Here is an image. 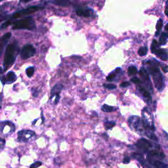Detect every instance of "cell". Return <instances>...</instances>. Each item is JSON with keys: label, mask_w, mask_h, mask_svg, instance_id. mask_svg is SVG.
Instances as JSON below:
<instances>
[{"label": "cell", "mask_w": 168, "mask_h": 168, "mask_svg": "<svg viewBox=\"0 0 168 168\" xmlns=\"http://www.w3.org/2000/svg\"><path fill=\"white\" fill-rule=\"evenodd\" d=\"M163 27V21L161 20V19H159L157 22V24H156V30H157V32H159V31L161 29V28Z\"/></svg>", "instance_id": "cell-23"}, {"label": "cell", "mask_w": 168, "mask_h": 168, "mask_svg": "<svg viewBox=\"0 0 168 168\" xmlns=\"http://www.w3.org/2000/svg\"><path fill=\"white\" fill-rule=\"evenodd\" d=\"M11 24V23L9 21H7V22H6V23H5L3 24V25H2V26H1V29H3V28H7L9 25Z\"/></svg>", "instance_id": "cell-32"}, {"label": "cell", "mask_w": 168, "mask_h": 168, "mask_svg": "<svg viewBox=\"0 0 168 168\" xmlns=\"http://www.w3.org/2000/svg\"><path fill=\"white\" fill-rule=\"evenodd\" d=\"M3 72V70L2 69L1 67H0V74H2Z\"/></svg>", "instance_id": "cell-40"}, {"label": "cell", "mask_w": 168, "mask_h": 168, "mask_svg": "<svg viewBox=\"0 0 168 168\" xmlns=\"http://www.w3.org/2000/svg\"><path fill=\"white\" fill-rule=\"evenodd\" d=\"M115 76H116V74L112 73V74H110V75H109L108 77L106 78V80H107L108 81H112L115 78Z\"/></svg>", "instance_id": "cell-30"}, {"label": "cell", "mask_w": 168, "mask_h": 168, "mask_svg": "<svg viewBox=\"0 0 168 168\" xmlns=\"http://www.w3.org/2000/svg\"><path fill=\"white\" fill-rule=\"evenodd\" d=\"M140 91H141L142 93H143V95L145 96V97H147V98H150V93L148 92V91L146 90V89H145L143 88H140Z\"/></svg>", "instance_id": "cell-24"}, {"label": "cell", "mask_w": 168, "mask_h": 168, "mask_svg": "<svg viewBox=\"0 0 168 168\" xmlns=\"http://www.w3.org/2000/svg\"><path fill=\"white\" fill-rule=\"evenodd\" d=\"M128 74H129L130 76L131 75H135V74H136L137 73V68L135 66H131L128 68Z\"/></svg>", "instance_id": "cell-19"}, {"label": "cell", "mask_w": 168, "mask_h": 168, "mask_svg": "<svg viewBox=\"0 0 168 168\" xmlns=\"http://www.w3.org/2000/svg\"><path fill=\"white\" fill-rule=\"evenodd\" d=\"M32 93H33V96L34 97H36V96H38V91L37 90L36 91V92H34V91H32Z\"/></svg>", "instance_id": "cell-37"}, {"label": "cell", "mask_w": 168, "mask_h": 168, "mask_svg": "<svg viewBox=\"0 0 168 168\" xmlns=\"http://www.w3.org/2000/svg\"><path fill=\"white\" fill-rule=\"evenodd\" d=\"M62 85L61 84H57L55 86H54V88H53L51 91V95L52 96L54 95H59V93L61 91V90L62 89Z\"/></svg>", "instance_id": "cell-13"}, {"label": "cell", "mask_w": 168, "mask_h": 168, "mask_svg": "<svg viewBox=\"0 0 168 168\" xmlns=\"http://www.w3.org/2000/svg\"><path fill=\"white\" fill-rule=\"evenodd\" d=\"M0 108H1V107H0Z\"/></svg>", "instance_id": "cell-41"}, {"label": "cell", "mask_w": 168, "mask_h": 168, "mask_svg": "<svg viewBox=\"0 0 168 168\" xmlns=\"http://www.w3.org/2000/svg\"><path fill=\"white\" fill-rule=\"evenodd\" d=\"M114 110H115V108L113 106L107 105V104H104V105L102 106V110L105 112H112V111H114Z\"/></svg>", "instance_id": "cell-17"}, {"label": "cell", "mask_w": 168, "mask_h": 168, "mask_svg": "<svg viewBox=\"0 0 168 168\" xmlns=\"http://www.w3.org/2000/svg\"><path fill=\"white\" fill-rule=\"evenodd\" d=\"M17 52H18V47L17 43H14L13 44H9L7 47V49L5 50V58H4L3 71L7 70L13 64L15 58L17 55Z\"/></svg>", "instance_id": "cell-1"}, {"label": "cell", "mask_w": 168, "mask_h": 168, "mask_svg": "<svg viewBox=\"0 0 168 168\" xmlns=\"http://www.w3.org/2000/svg\"><path fill=\"white\" fill-rule=\"evenodd\" d=\"M129 162V158H127V157H126V158H124V163H128Z\"/></svg>", "instance_id": "cell-34"}, {"label": "cell", "mask_w": 168, "mask_h": 168, "mask_svg": "<svg viewBox=\"0 0 168 168\" xmlns=\"http://www.w3.org/2000/svg\"><path fill=\"white\" fill-rule=\"evenodd\" d=\"M154 54L160 58L162 60H168V52L167 50L163 49H159L155 52Z\"/></svg>", "instance_id": "cell-10"}, {"label": "cell", "mask_w": 168, "mask_h": 168, "mask_svg": "<svg viewBox=\"0 0 168 168\" xmlns=\"http://www.w3.org/2000/svg\"><path fill=\"white\" fill-rule=\"evenodd\" d=\"M148 160L149 161L150 164L155 168H168L167 165L165 164L164 163L161 162V161L150 158H148Z\"/></svg>", "instance_id": "cell-9"}, {"label": "cell", "mask_w": 168, "mask_h": 168, "mask_svg": "<svg viewBox=\"0 0 168 168\" xmlns=\"http://www.w3.org/2000/svg\"><path fill=\"white\" fill-rule=\"evenodd\" d=\"M76 13L80 17H90V13L88 10L78 9L76 11Z\"/></svg>", "instance_id": "cell-14"}, {"label": "cell", "mask_w": 168, "mask_h": 168, "mask_svg": "<svg viewBox=\"0 0 168 168\" xmlns=\"http://www.w3.org/2000/svg\"><path fill=\"white\" fill-rule=\"evenodd\" d=\"M36 27L35 22L32 17L21 19V20L15 21L13 23V29H25V30H33Z\"/></svg>", "instance_id": "cell-3"}, {"label": "cell", "mask_w": 168, "mask_h": 168, "mask_svg": "<svg viewBox=\"0 0 168 168\" xmlns=\"http://www.w3.org/2000/svg\"><path fill=\"white\" fill-rule=\"evenodd\" d=\"M154 62L152 63L150 62V63L152 66L148 68V70H149L150 74L153 76L155 86H156V88L158 89V90L161 91L163 88V77L160 72V70L158 68V67H157L156 65H154Z\"/></svg>", "instance_id": "cell-2"}, {"label": "cell", "mask_w": 168, "mask_h": 168, "mask_svg": "<svg viewBox=\"0 0 168 168\" xmlns=\"http://www.w3.org/2000/svg\"><path fill=\"white\" fill-rule=\"evenodd\" d=\"M161 69L163 70V72H168V66H167V65H161Z\"/></svg>", "instance_id": "cell-33"}, {"label": "cell", "mask_w": 168, "mask_h": 168, "mask_svg": "<svg viewBox=\"0 0 168 168\" xmlns=\"http://www.w3.org/2000/svg\"><path fill=\"white\" fill-rule=\"evenodd\" d=\"M139 74H140L142 78H143L144 79L148 80H149V76H148V74H147V72H146L145 70L143 69V68H142L140 72H139Z\"/></svg>", "instance_id": "cell-20"}, {"label": "cell", "mask_w": 168, "mask_h": 168, "mask_svg": "<svg viewBox=\"0 0 168 168\" xmlns=\"http://www.w3.org/2000/svg\"><path fill=\"white\" fill-rule=\"evenodd\" d=\"M36 53V49L32 45H27L22 49L21 53V58L23 60L28 59V58L33 56Z\"/></svg>", "instance_id": "cell-4"}, {"label": "cell", "mask_w": 168, "mask_h": 168, "mask_svg": "<svg viewBox=\"0 0 168 168\" xmlns=\"http://www.w3.org/2000/svg\"><path fill=\"white\" fill-rule=\"evenodd\" d=\"M133 156L134 158L137 159V160L141 161L142 160H143V156H142V155L141 154H139V153H134V154H133Z\"/></svg>", "instance_id": "cell-25"}, {"label": "cell", "mask_w": 168, "mask_h": 168, "mask_svg": "<svg viewBox=\"0 0 168 168\" xmlns=\"http://www.w3.org/2000/svg\"><path fill=\"white\" fill-rule=\"evenodd\" d=\"M137 147L143 151H148L152 147L151 143L145 139H141L136 144Z\"/></svg>", "instance_id": "cell-7"}, {"label": "cell", "mask_w": 168, "mask_h": 168, "mask_svg": "<svg viewBox=\"0 0 168 168\" xmlns=\"http://www.w3.org/2000/svg\"><path fill=\"white\" fill-rule=\"evenodd\" d=\"M165 30H166V31L168 32V23L166 25H165Z\"/></svg>", "instance_id": "cell-39"}, {"label": "cell", "mask_w": 168, "mask_h": 168, "mask_svg": "<svg viewBox=\"0 0 168 168\" xmlns=\"http://www.w3.org/2000/svg\"><path fill=\"white\" fill-rule=\"evenodd\" d=\"M128 122L129 126L131 127H133L134 129L137 130L139 129L140 126V118L138 116H131L128 120Z\"/></svg>", "instance_id": "cell-8"}, {"label": "cell", "mask_w": 168, "mask_h": 168, "mask_svg": "<svg viewBox=\"0 0 168 168\" xmlns=\"http://www.w3.org/2000/svg\"><path fill=\"white\" fill-rule=\"evenodd\" d=\"M59 95H56V99H55V101H54V104H56L57 102H58V100H59Z\"/></svg>", "instance_id": "cell-35"}, {"label": "cell", "mask_w": 168, "mask_h": 168, "mask_svg": "<svg viewBox=\"0 0 168 168\" xmlns=\"http://www.w3.org/2000/svg\"><path fill=\"white\" fill-rule=\"evenodd\" d=\"M165 13L168 16V1L167 3V5H166V8H165Z\"/></svg>", "instance_id": "cell-36"}, {"label": "cell", "mask_w": 168, "mask_h": 168, "mask_svg": "<svg viewBox=\"0 0 168 168\" xmlns=\"http://www.w3.org/2000/svg\"><path fill=\"white\" fill-rule=\"evenodd\" d=\"M40 9L41 7H38V6H32V7H30L26 9L25 10L21 11L20 12L15 13H14L13 15V18L17 19L21 16H27V15L32 14V13Z\"/></svg>", "instance_id": "cell-5"}, {"label": "cell", "mask_w": 168, "mask_h": 168, "mask_svg": "<svg viewBox=\"0 0 168 168\" xmlns=\"http://www.w3.org/2000/svg\"><path fill=\"white\" fill-rule=\"evenodd\" d=\"M158 49H159L158 43L157 42L156 40H154L153 41H152V43L151 45V51L152 52V53H154Z\"/></svg>", "instance_id": "cell-16"}, {"label": "cell", "mask_w": 168, "mask_h": 168, "mask_svg": "<svg viewBox=\"0 0 168 168\" xmlns=\"http://www.w3.org/2000/svg\"><path fill=\"white\" fill-rule=\"evenodd\" d=\"M34 67H29L27 69V71H26V72H27V75L28 78H31L32 76H33V74L34 73Z\"/></svg>", "instance_id": "cell-21"}, {"label": "cell", "mask_w": 168, "mask_h": 168, "mask_svg": "<svg viewBox=\"0 0 168 168\" xmlns=\"http://www.w3.org/2000/svg\"><path fill=\"white\" fill-rule=\"evenodd\" d=\"M19 140L20 141H27L34 135L32 131H20L18 133Z\"/></svg>", "instance_id": "cell-6"}, {"label": "cell", "mask_w": 168, "mask_h": 168, "mask_svg": "<svg viewBox=\"0 0 168 168\" xmlns=\"http://www.w3.org/2000/svg\"><path fill=\"white\" fill-rule=\"evenodd\" d=\"M129 85H130L129 82H125L122 83V84H120V87L121 88H126V87H128L129 86Z\"/></svg>", "instance_id": "cell-31"}, {"label": "cell", "mask_w": 168, "mask_h": 168, "mask_svg": "<svg viewBox=\"0 0 168 168\" xmlns=\"http://www.w3.org/2000/svg\"><path fill=\"white\" fill-rule=\"evenodd\" d=\"M167 38H168V34L167 33H165V32H163V33L161 34L160 40H159V42H160V45L165 44Z\"/></svg>", "instance_id": "cell-15"}, {"label": "cell", "mask_w": 168, "mask_h": 168, "mask_svg": "<svg viewBox=\"0 0 168 168\" xmlns=\"http://www.w3.org/2000/svg\"><path fill=\"white\" fill-rule=\"evenodd\" d=\"M104 87L105 88H107L108 89H110V90H112V89H114L116 88V86H115L114 84H104Z\"/></svg>", "instance_id": "cell-26"}, {"label": "cell", "mask_w": 168, "mask_h": 168, "mask_svg": "<svg viewBox=\"0 0 168 168\" xmlns=\"http://www.w3.org/2000/svg\"><path fill=\"white\" fill-rule=\"evenodd\" d=\"M131 82L135 83V84H141V81L140 79H139V78H133L131 80Z\"/></svg>", "instance_id": "cell-29"}, {"label": "cell", "mask_w": 168, "mask_h": 168, "mask_svg": "<svg viewBox=\"0 0 168 168\" xmlns=\"http://www.w3.org/2000/svg\"><path fill=\"white\" fill-rule=\"evenodd\" d=\"M17 80V76L13 72H9L7 74L6 78L5 79V84H11Z\"/></svg>", "instance_id": "cell-12"}, {"label": "cell", "mask_w": 168, "mask_h": 168, "mask_svg": "<svg viewBox=\"0 0 168 168\" xmlns=\"http://www.w3.org/2000/svg\"><path fill=\"white\" fill-rule=\"evenodd\" d=\"M5 19V17H4L3 16H0V22L4 21Z\"/></svg>", "instance_id": "cell-38"}, {"label": "cell", "mask_w": 168, "mask_h": 168, "mask_svg": "<svg viewBox=\"0 0 168 168\" xmlns=\"http://www.w3.org/2000/svg\"><path fill=\"white\" fill-rule=\"evenodd\" d=\"M41 165V162H40V161H37L36 163H34L33 164H32L30 165V168H37L38 167H40Z\"/></svg>", "instance_id": "cell-28"}, {"label": "cell", "mask_w": 168, "mask_h": 168, "mask_svg": "<svg viewBox=\"0 0 168 168\" xmlns=\"http://www.w3.org/2000/svg\"><path fill=\"white\" fill-rule=\"evenodd\" d=\"M56 4H57L58 5H61V6H68L69 4V2L68 1H58V2H55Z\"/></svg>", "instance_id": "cell-27"}, {"label": "cell", "mask_w": 168, "mask_h": 168, "mask_svg": "<svg viewBox=\"0 0 168 168\" xmlns=\"http://www.w3.org/2000/svg\"><path fill=\"white\" fill-rule=\"evenodd\" d=\"M115 126V123L112 122H106L105 124H104V127L106 130L110 129L111 128H112Z\"/></svg>", "instance_id": "cell-22"}, {"label": "cell", "mask_w": 168, "mask_h": 168, "mask_svg": "<svg viewBox=\"0 0 168 168\" xmlns=\"http://www.w3.org/2000/svg\"><path fill=\"white\" fill-rule=\"evenodd\" d=\"M11 36V34L7 33L4 35V36L0 39V55L1 54L2 51H3L4 46H5V45L7 43V41L9 40Z\"/></svg>", "instance_id": "cell-11"}, {"label": "cell", "mask_w": 168, "mask_h": 168, "mask_svg": "<svg viewBox=\"0 0 168 168\" xmlns=\"http://www.w3.org/2000/svg\"><path fill=\"white\" fill-rule=\"evenodd\" d=\"M148 48L147 47H142L139 49L138 53L141 56H143L147 54Z\"/></svg>", "instance_id": "cell-18"}]
</instances>
